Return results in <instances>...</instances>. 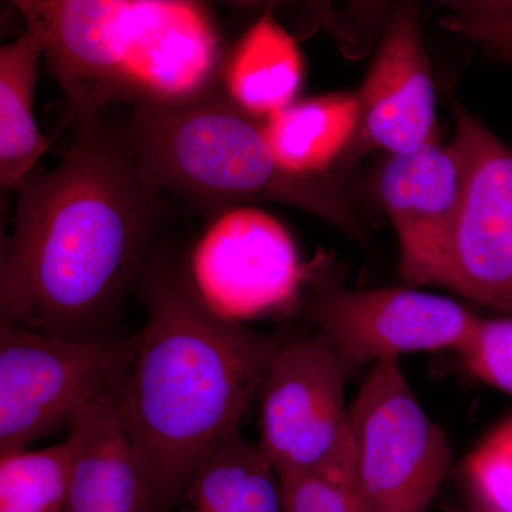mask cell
Masks as SVG:
<instances>
[{"instance_id":"cell-7","label":"cell","mask_w":512,"mask_h":512,"mask_svg":"<svg viewBox=\"0 0 512 512\" xmlns=\"http://www.w3.org/2000/svg\"><path fill=\"white\" fill-rule=\"evenodd\" d=\"M298 305L338 353L350 379L410 353L460 352L480 316L447 296L404 288H345L326 256L306 265Z\"/></svg>"},{"instance_id":"cell-22","label":"cell","mask_w":512,"mask_h":512,"mask_svg":"<svg viewBox=\"0 0 512 512\" xmlns=\"http://www.w3.org/2000/svg\"><path fill=\"white\" fill-rule=\"evenodd\" d=\"M279 483L282 512H359L349 485L342 478L298 474L279 477Z\"/></svg>"},{"instance_id":"cell-16","label":"cell","mask_w":512,"mask_h":512,"mask_svg":"<svg viewBox=\"0 0 512 512\" xmlns=\"http://www.w3.org/2000/svg\"><path fill=\"white\" fill-rule=\"evenodd\" d=\"M45 56L35 30L0 47V187L18 190L49 150V140L37 127L33 101L39 63Z\"/></svg>"},{"instance_id":"cell-17","label":"cell","mask_w":512,"mask_h":512,"mask_svg":"<svg viewBox=\"0 0 512 512\" xmlns=\"http://www.w3.org/2000/svg\"><path fill=\"white\" fill-rule=\"evenodd\" d=\"M178 507L181 512H282L281 483L258 443L238 433L205 460Z\"/></svg>"},{"instance_id":"cell-19","label":"cell","mask_w":512,"mask_h":512,"mask_svg":"<svg viewBox=\"0 0 512 512\" xmlns=\"http://www.w3.org/2000/svg\"><path fill=\"white\" fill-rule=\"evenodd\" d=\"M464 478L473 512H512V419L467 457Z\"/></svg>"},{"instance_id":"cell-9","label":"cell","mask_w":512,"mask_h":512,"mask_svg":"<svg viewBox=\"0 0 512 512\" xmlns=\"http://www.w3.org/2000/svg\"><path fill=\"white\" fill-rule=\"evenodd\" d=\"M466 188L434 286L512 315V146L454 100Z\"/></svg>"},{"instance_id":"cell-11","label":"cell","mask_w":512,"mask_h":512,"mask_svg":"<svg viewBox=\"0 0 512 512\" xmlns=\"http://www.w3.org/2000/svg\"><path fill=\"white\" fill-rule=\"evenodd\" d=\"M464 188L466 165L453 141L443 146L434 137L384 163L377 190L399 238V275L406 286L434 285Z\"/></svg>"},{"instance_id":"cell-12","label":"cell","mask_w":512,"mask_h":512,"mask_svg":"<svg viewBox=\"0 0 512 512\" xmlns=\"http://www.w3.org/2000/svg\"><path fill=\"white\" fill-rule=\"evenodd\" d=\"M356 96V133L339 167L370 150L390 156L436 137V92L417 6L396 9Z\"/></svg>"},{"instance_id":"cell-1","label":"cell","mask_w":512,"mask_h":512,"mask_svg":"<svg viewBox=\"0 0 512 512\" xmlns=\"http://www.w3.org/2000/svg\"><path fill=\"white\" fill-rule=\"evenodd\" d=\"M62 163L18 188L0 259V323L70 339H106L137 288L165 217L121 128L74 124Z\"/></svg>"},{"instance_id":"cell-15","label":"cell","mask_w":512,"mask_h":512,"mask_svg":"<svg viewBox=\"0 0 512 512\" xmlns=\"http://www.w3.org/2000/svg\"><path fill=\"white\" fill-rule=\"evenodd\" d=\"M359 119L356 94L333 93L295 100L265 119V133L276 158L293 173H338L355 137Z\"/></svg>"},{"instance_id":"cell-18","label":"cell","mask_w":512,"mask_h":512,"mask_svg":"<svg viewBox=\"0 0 512 512\" xmlns=\"http://www.w3.org/2000/svg\"><path fill=\"white\" fill-rule=\"evenodd\" d=\"M74 448L63 443L0 458V512H62L72 483Z\"/></svg>"},{"instance_id":"cell-21","label":"cell","mask_w":512,"mask_h":512,"mask_svg":"<svg viewBox=\"0 0 512 512\" xmlns=\"http://www.w3.org/2000/svg\"><path fill=\"white\" fill-rule=\"evenodd\" d=\"M441 26L473 40L495 59L512 63V2H471L451 5Z\"/></svg>"},{"instance_id":"cell-6","label":"cell","mask_w":512,"mask_h":512,"mask_svg":"<svg viewBox=\"0 0 512 512\" xmlns=\"http://www.w3.org/2000/svg\"><path fill=\"white\" fill-rule=\"evenodd\" d=\"M451 468L446 433L399 362L370 367L350 403L348 480L359 512H427Z\"/></svg>"},{"instance_id":"cell-13","label":"cell","mask_w":512,"mask_h":512,"mask_svg":"<svg viewBox=\"0 0 512 512\" xmlns=\"http://www.w3.org/2000/svg\"><path fill=\"white\" fill-rule=\"evenodd\" d=\"M72 483L62 512H154L150 487L116 412V399L84 409L69 427Z\"/></svg>"},{"instance_id":"cell-14","label":"cell","mask_w":512,"mask_h":512,"mask_svg":"<svg viewBox=\"0 0 512 512\" xmlns=\"http://www.w3.org/2000/svg\"><path fill=\"white\" fill-rule=\"evenodd\" d=\"M302 77V56L295 40L268 12L225 57L220 83L239 107L266 119L296 100Z\"/></svg>"},{"instance_id":"cell-3","label":"cell","mask_w":512,"mask_h":512,"mask_svg":"<svg viewBox=\"0 0 512 512\" xmlns=\"http://www.w3.org/2000/svg\"><path fill=\"white\" fill-rule=\"evenodd\" d=\"M73 124L110 104L185 99L220 80L210 9L181 0H19Z\"/></svg>"},{"instance_id":"cell-5","label":"cell","mask_w":512,"mask_h":512,"mask_svg":"<svg viewBox=\"0 0 512 512\" xmlns=\"http://www.w3.org/2000/svg\"><path fill=\"white\" fill-rule=\"evenodd\" d=\"M137 352L128 339H70L0 323V454L67 427L117 399Z\"/></svg>"},{"instance_id":"cell-10","label":"cell","mask_w":512,"mask_h":512,"mask_svg":"<svg viewBox=\"0 0 512 512\" xmlns=\"http://www.w3.org/2000/svg\"><path fill=\"white\" fill-rule=\"evenodd\" d=\"M188 269L208 305L234 320L298 305L306 276L288 231L251 207L215 215Z\"/></svg>"},{"instance_id":"cell-8","label":"cell","mask_w":512,"mask_h":512,"mask_svg":"<svg viewBox=\"0 0 512 512\" xmlns=\"http://www.w3.org/2000/svg\"><path fill=\"white\" fill-rule=\"evenodd\" d=\"M349 379L318 332L278 333L259 393L258 446L279 477L325 474L348 483Z\"/></svg>"},{"instance_id":"cell-2","label":"cell","mask_w":512,"mask_h":512,"mask_svg":"<svg viewBox=\"0 0 512 512\" xmlns=\"http://www.w3.org/2000/svg\"><path fill=\"white\" fill-rule=\"evenodd\" d=\"M137 291L147 308L116 412L150 487L173 512L208 457L237 436L259 399L276 335L212 309L171 249L158 244Z\"/></svg>"},{"instance_id":"cell-4","label":"cell","mask_w":512,"mask_h":512,"mask_svg":"<svg viewBox=\"0 0 512 512\" xmlns=\"http://www.w3.org/2000/svg\"><path fill=\"white\" fill-rule=\"evenodd\" d=\"M121 131L150 184L194 211L215 217L248 202H275L365 237L348 180L284 167L265 119L229 99L220 80L185 99L137 104Z\"/></svg>"},{"instance_id":"cell-20","label":"cell","mask_w":512,"mask_h":512,"mask_svg":"<svg viewBox=\"0 0 512 512\" xmlns=\"http://www.w3.org/2000/svg\"><path fill=\"white\" fill-rule=\"evenodd\" d=\"M458 356L476 379L512 397V315L480 318Z\"/></svg>"}]
</instances>
